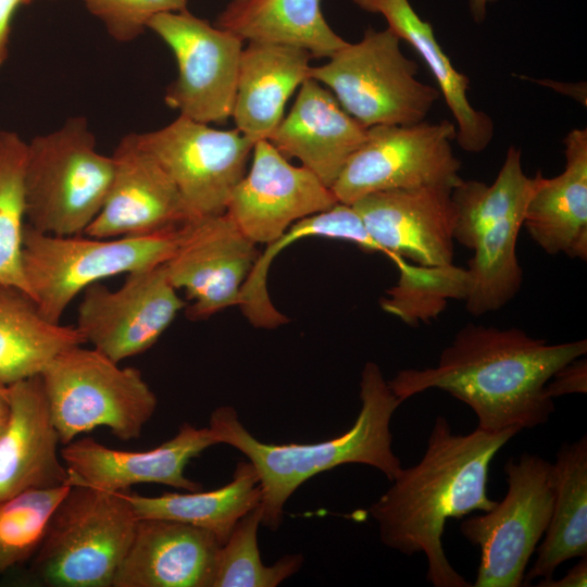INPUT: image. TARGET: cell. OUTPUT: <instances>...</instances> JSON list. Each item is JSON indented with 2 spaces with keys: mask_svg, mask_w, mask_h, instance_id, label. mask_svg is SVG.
Returning <instances> with one entry per match:
<instances>
[{
  "mask_svg": "<svg viewBox=\"0 0 587 587\" xmlns=\"http://www.w3.org/2000/svg\"><path fill=\"white\" fill-rule=\"evenodd\" d=\"M586 352V339L549 344L516 327L467 323L435 366L402 370L388 384L402 402L428 389L444 390L474 411L479 429L522 430L549 420L555 407L547 383Z\"/></svg>",
  "mask_w": 587,
  "mask_h": 587,
  "instance_id": "obj_1",
  "label": "cell"
},
{
  "mask_svg": "<svg viewBox=\"0 0 587 587\" xmlns=\"http://www.w3.org/2000/svg\"><path fill=\"white\" fill-rule=\"evenodd\" d=\"M521 429L475 428L454 434L437 416L426 450L415 465L403 469L391 487L369 509L380 541L405 555L423 552L426 579L435 587H471L449 560L442 546L448 519L474 511L488 512L497 503L487 494L489 465L498 451Z\"/></svg>",
  "mask_w": 587,
  "mask_h": 587,
  "instance_id": "obj_2",
  "label": "cell"
},
{
  "mask_svg": "<svg viewBox=\"0 0 587 587\" xmlns=\"http://www.w3.org/2000/svg\"><path fill=\"white\" fill-rule=\"evenodd\" d=\"M361 409L354 424L332 439L312 444H266L239 421L232 407L215 409L209 428L217 445L240 451L254 466L261 487V525L277 530L284 507L308 479L339 465L359 463L380 471L390 482L402 470L392 450L390 421L402 401L391 390L380 367L366 362L360 380Z\"/></svg>",
  "mask_w": 587,
  "mask_h": 587,
  "instance_id": "obj_3",
  "label": "cell"
},
{
  "mask_svg": "<svg viewBox=\"0 0 587 587\" xmlns=\"http://www.w3.org/2000/svg\"><path fill=\"white\" fill-rule=\"evenodd\" d=\"M113 168L84 117L36 136L27 143L24 172L27 224L55 236L85 234L103 205Z\"/></svg>",
  "mask_w": 587,
  "mask_h": 587,
  "instance_id": "obj_4",
  "label": "cell"
},
{
  "mask_svg": "<svg viewBox=\"0 0 587 587\" xmlns=\"http://www.w3.org/2000/svg\"><path fill=\"white\" fill-rule=\"evenodd\" d=\"M137 520L126 491L72 483L34 554L35 574L48 586L112 587Z\"/></svg>",
  "mask_w": 587,
  "mask_h": 587,
  "instance_id": "obj_5",
  "label": "cell"
},
{
  "mask_svg": "<svg viewBox=\"0 0 587 587\" xmlns=\"http://www.w3.org/2000/svg\"><path fill=\"white\" fill-rule=\"evenodd\" d=\"M40 377L63 446L97 427L121 440L138 438L158 405L139 370L121 367L92 347L61 351Z\"/></svg>",
  "mask_w": 587,
  "mask_h": 587,
  "instance_id": "obj_6",
  "label": "cell"
},
{
  "mask_svg": "<svg viewBox=\"0 0 587 587\" xmlns=\"http://www.w3.org/2000/svg\"><path fill=\"white\" fill-rule=\"evenodd\" d=\"M183 226L112 239L55 236L26 223L22 261L30 297L48 321L60 323L71 301L88 286L164 264L176 250Z\"/></svg>",
  "mask_w": 587,
  "mask_h": 587,
  "instance_id": "obj_7",
  "label": "cell"
},
{
  "mask_svg": "<svg viewBox=\"0 0 587 587\" xmlns=\"http://www.w3.org/2000/svg\"><path fill=\"white\" fill-rule=\"evenodd\" d=\"M390 29L367 28L309 76L325 85L360 124L411 125L425 121L441 97L437 87L417 79L419 65L405 57Z\"/></svg>",
  "mask_w": 587,
  "mask_h": 587,
  "instance_id": "obj_8",
  "label": "cell"
},
{
  "mask_svg": "<svg viewBox=\"0 0 587 587\" xmlns=\"http://www.w3.org/2000/svg\"><path fill=\"white\" fill-rule=\"evenodd\" d=\"M508 492L484 514L465 519L462 535L480 549L475 587L523 586L529 559L549 525L554 497L553 463L522 453L503 466Z\"/></svg>",
  "mask_w": 587,
  "mask_h": 587,
  "instance_id": "obj_9",
  "label": "cell"
},
{
  "mask_svg": "<svg viewBox=\"0 0 587 587\" xmlns=\"http://www.w3.org/2000/svg\"><path fill=\"white\" fill-rule=\"evenodd\" d=\"M457 126L449 120L411 125H375L350 157L330 187L337 201L351 205L379 191L423 186L454 187L461 161L452 140Z\"/></svg>",
  "mask_w": 587,
  "mask_h": 587,
  "instance_id": "obj_10",
  "label": "cell"
},
{
  "mask_svg": "<svg viewBox=\"0 0 587 587\" xmlns=\"http://www.w3.org/2000/svg\"><path fill=\"white\" fill-rule=\"evenodd\" d=\"M136 138L174 183L193 217L226 212L254 146L237 128L216 129L182 115Z\"/></svg>",
  "mask_w": 587,
  "mask_h": 587,
  "instance_id": "obj_11",
  "label": "cell"
},
{
  "mask_svg": "<svg viewBox=\"0 0 587 587\" xmlns=\"http://www.w3.org/2000/svg\"><path fill=\"white\" fill-rule=\"evenodd\" d=\"M172 50L177 77L166 104L201 123H224L233 114L243 40L186 10L155 15L148 24Z\"/></svg>",
  "mask_w": 587,
  "mask_h": 587,
  "instance_id": "obj_12",
  "label": "cell"
},
{
  "mask_svg": "<svg viewBox=\"0 0 587 587\" xmlns=\"http://www.w3.org/2000/svg\"><path fill=\"white\" fill-rule=\"evenodd\" d=\"M126 275L116 290L88 286L76 324L86 344L117 363L150 349L185 307L164 264Z\"/></svg>",
  "mask_w": 587,
  "mask_h": 587,
  "instance_id": "obj_13",
  "label": "cell"
},
{
  "mask_svg": "<svg viewBox=\"0 0 587 587\" xmlns=\"http://www.w3.org/2000/svg\"><path fill=\"white\" fill-rule=\"evenodd\" d=\"M255 245L226 212L184 224L164 265L172 285L191 300L188 319L205 320L239 305L242 285L260 253Z\"/></svg>",
  "mask_w": 587,
  "mask_h": 587,
  "instance_id": "obj_14",
  "label": "cell"
},
{
  "mask_svg": "<svg viewBox=\"0 0 587 587\" xmlns=\"http://www.w3.org/2000/svg\"><path fill=\"white\" fill-rule=\"evenodd\" d=\"M452 187L423 186L367 195L351 205L370 236L399 272L412 264H453L455 207Z\"/></svg>",
  "mask_w": 587,
  "mask_h": 587,
  "instance_id": "obj_15",
  "label": "cell"
},
{
  "mask_svg": "<svg viewBox=\"0 0 587 587\" xmlns=\"http://www.w3.org/2000/svg\"><path fill=\"white\" fill-rule=\"evenodd\" d=\"M248 173L226 209L254 243H270L294 223L338 203L330 188L304 166L292 165L268 140L254 143Z\"/></svg>",
  "mask_w": 587,
  "mask_h": 587,
  "instance_id": "obj_16",
  "label": "cell"
},
{
  "mask_svg": "<svg viewBox=\"0 0 587 587\" xmlns=\"http://www.w3.org/2000/svg\"><path fill=\"white\" fill-rule=\"evenodd\" d=\"M113 176L101 210L85 234L96 238L147 235L175 229L195 218L178 189L140 147L124 136L112 154Z\"/></svg>",
  "mask_w": 587,
  "mask_h": 587,
  "instance_id": "obj_17",
  "label": "cell"
},
{
  "mask_svg": "<svg viewBox=\"0 0 587 587\" xmlns=\"http://www.w3.org/2000/svg\"><path fill=\"white\" fill-rule=\"evenodd\" d=\"M214 445L217 442L209 427L185 423L174 437L146 451L113 449L82 437L64 445L60 452L72 483L110 491H126L142 483L198 491L201 485L185 475V467Z\"/></svg>",
  "mask_w": 587,
  "mask_h": 587,
  "instance_id": "obj_18",
  "label": "cell"
},
{
  "mask_svg": "<svg viewBox=\"0 0 587 587\" xmlns=\"http://www.w3.org/2000/svg\"><path fill=\"white\" fill-rule=\"evenodd\" d=\"M11 417L0 436V502L72 482L39 375L10 385Z\"/></svg>",
  "mask_w": 587,
  "mask_h": 587,
  "instance_id": "obj_19",
  "label": "cell"
},
{
  "mask_svg": "<svg viewBox=\"0 0 587 587\" xmlns=\"http://www.w3.org/2000/svg\"><path fill=\"white\" fill-rule=\"evenodd\" d=\"M221 546L190 524L138 519L112 587H210Z\"/></svg>",
  "mask_w": 587,
  "mask_h": 587,
  "instance_id": "obj_20",
  "label": "cell"
},
{
  "mask_svg": "<svg viewBox=\"0 0 587 587\" xmlns=\"http://www.w3.org/2000/svg\"><path fill=\"white\" fill-rule=\"evenodd\" d=\"M366 132L328 88L309 77L268 141L285 158L298 159L330 188L364 142Z\"/></svg>",
  "mask_w": 587,
  "mask_h": 587,
  "instance_id": "obj_21",
  "label": "cell"
},
{
  "mask_svg": "<svg viewBox=\"0 0 587 587\" xmlns=\"http://www.w3.org/2000/svg\"><path fill=\"white\" fill-rule=\"evenodd\" d=\"M564 170L551 178L538 171L524 213L532 239L548 254L587 260V128L564 140Z\"/></svg>",
  "mask_w": 587,
  "mask_h": 587,
  "instance_id": "obj_22",
  "label": "cell"
},
{
  "mask_svg": "<svg viewBox=\"0 0 587 587\" xmlns=\"http://www.w3.org/2000/svg\"><path fill=\"white\" fill-rule=\"evenodd\" d=\"M311 54L299 47L249 41L242 49L232 117L254 143L268 140L285 105L310 73Z\"/></svg>",
  "mask_w": 587,
  "mask_h": 587,
  "instance_id": "obj_23",
  "label": "cell"
},
{
  "mask_svg": "<svg viewBox=\"0 0 587 587\" xmlns=\"http://www.w3.org/2000/svg\"><path fill=\"white\" fill-rule=\"evenodd\" d=\"M360 9L380 14L401 40L419 53L428 66L457 126L455 140L469 153H480L491 142L495 124L475 109L469 97L470 78L459 72L436 39L429 22L420 17L409 0H351Z\"/></svg>",
  "mask_w": 587,
  "mask_h": 587,
  "instance_id": "obj_24",
  "label": "cell"
},
{
  "mask_svg": "<svg viewBox=\"0 0 587 587\" xmlns=\"http://www.w3.org/2000/svg\"><path fill=\"white\" fill-rule=\"evenodd\" d=\"M215 26L243 41L295 46L317 59L348 43L326 22L321 0H233Z\"/></svg>",
  "mask_w": 587,
  "mask_h": 587,
  "instance_id": "obj_25",
  "label": "cell"
},
{
  "mask_svg": "<svg viewBox=\"0 0 587 587\" xmlns=\"http://www.w3.org/2000/svg\"><path fill=\"white\" fill-rule=\"evenodd\" d=\"M84 344L76 326L48 321L28 294L0 284V382L39 375L61 351Z\"/></svg>",
  "mask_w": 587,
  "mask_h": 587,
  "instance_id": "obj_26",
  "label": "cell"
},
{
  "mask_svg": "<svg viewBox=\"0 0 587 587\" xmlns=\"http://www.w3.org/2000/svg\"><path fill=\"white\" fill-rule=\"evenodd\" d=\"M555 497L549 525L523 586L551 578L557 567L587 557V437L560 447L553 463Z\"/></svg>",
  "mask_w": 587,
  "mask_h": 587,
  "instance_id": "obj_27",
  "label": "cell"
},
{
  "mask_svg": "<svg viewBox=\"0 0 587 587\" xmlns=\"http://www.w3.org/2000/svg\"><path fill=\"white\" fill-rule=\"evenodd\" d=\"M138 519H167L211 532L223 545L236 523L261 505V487L254 466L237 463L233 479L214 490L142 496L126 492Z\"/></svg>",
  "mask_w": 587,
  "mask_h": 587,
  "instance_id": "obj_28",
  "label": "cell"
},
{
  "mask_svg": "<svg viewBox=\"0 0 587 587\" xmlns=\"http://www.w3.org/2000/svg\"><path fill=\"white\" fill-rule=\"evenodd\" d=\"M308 237L344 240L365 251L386 255V251L370 236L352 205L338 202L329 210L297 221L259 253L242 285L238 307L253 326L271 329L287 323V316L273 305L268 296L267 274L273 259L282 249Z\"/></svg>",
  "mask_w": 587,
  "mask_h": 587,
  "instance_id": "obj_29",
  "label": "cell"
},
{
  "mask_svg": "<svg viewBox=\"0 0 587 587\" xmlns=\"http://www.w3.org/2000/svg\"><path fill=\"white\" fill-rule=\"evenodd\" d=\"M536 185L523 170L522 152L509 147L503 164L492 184L469 179L452 188L455 207L453 238L473 250L478 238L500 220L525 212Z\"/></svg>",
  "mask_w": 587,
  "mask_h": 587,
  "instance_id": "obj_30",
  "label": "cell"
},
{
  "mask_svg": "<svg viewBox=\"0 0 587 587\" xmlns=\"http://www.w3.org/2000/svg\"><path fill=\"white\" fill-rule=\"evenodd\" d=\"M525 212L511 214L476 241L474 254L464 268L465 308L478 316L498 311L519 292L523 282L516 257V242Z\"/></svg>",
  "mask_w": 587,
  "mask_h": 587,
  "instance_id": "obj_31",
  "label": "cell"
},
{
  "mask_svg": "<svg viewBox=\"0 0 587 587\" xmlns=\"http://www.w3.org/2000/svg\"><path fill=\"white\" fill-rule=\"evenodd\" d=\"M26 154L27 143L16 133L0 132V284L30 296L22 261Z\"/></svg>",
  "mask_w": 587,
  "mask_h": 587,
  "instance_id": "obj_32",
  "label": "cell"
},
{
  "mask_svg": "<svg viewBox=\"0 0 587 587\" xmlns=\"http://www.w3.org/2000/svg\"><path fill=\"white\" fill-rule=\"evenodd\" d=\"M261 505L245 514L220 547L210 587H276L302 566L301 554H287L265 565L258 546Z\"/></svg>",
  "mask_w": 587,
  "mask_h": 587,
  "instance_id": "obj_33",
  "label": "cell"
},
{
  "mask_svg": "<svg viewBox=\"0 0 587 587\" xmlns=\"http://www.w3.org/2000/svg\"><path fill=\"white\" fill-rule=\"evenodd\" d=\"M71 485L32 489L0 502V577L36 553L55 507Z\"/></svg>",
  "mask_w": 587,
  "mask_h": 587,
  "instance_id": "obj_34",
  "label": "cell"
},
{
  "mask_svg": "<svg viewBox=\"0 0 587 587\" xmlns=\"http://www.w3.org/2000/svg\"><path fill=\"white\" fill-rule=\"evenodd\" d=\"M464 268L416 265L411 273L399 274L398 283L382 299V308L408 324L428 321L445 308L449 298L463 299Z\"/></svg>",
  "mask_w": 587,
  "mask_h": 587,
  "instance_id": "obj_35",
  "label": "cell"
},
{
  "mask_svg": "<svg viewBox=\"0 0 587 587\" xmlns=\"http://www.w3.org/2000/svg\"><path fill=\"white\" fill-rule=\"evenodd\" d=\"M118 41L137 38L158 14L186 10L187 0H83Z\"/></svg>",
  "mask_w": 587,
  "mask_h": 587,
  "instance_id": "obj_36",
  "label": "cell"
},
{
  "mask_svg": "<svg viewBox=\"0 0 587 587\" xmlns=\"http://www.w3.org/2000/svg\"><path fill=\"white\" fill-rule=\"evenodd\" d=\"M549 397L586 394L587 392V360L579 357L559 369L546 385Z\"/></svg>",
  "mask_w": 587,
  "mask_h": 587,
  "instance_id": "obj_37",
  "label": "cell"
},
{
  "mask_svg": "<svg viewBox=\"0 0 587 587\" xmlns=\"http://www.w3.org/2000/svg\"><path fill=\"white\" fill-rule=\"evenodd\" d=\"M587 585V557L580 558L579 562L570 569L565 576L554 580L541 578L536 586L539 587H585Z\"/></svg>",
  "mask_w": 587,
  "mask_h": 587,
  "instance_id": "obj_38",
  "label": "cell"
},
{
  "mask_svg": "<svg viewBox=\"0 0 587 587\" xmlns=\"http://www.w3.org/2000/svg\"><path fill=\"white\" fill-rule=\"evenodd\" d=\"M27 0H0V66L8 55L10 24L16 8Z\"/></svg>",
  "mask_w": 587,
  "mask_h": 587,
  "instance_id": "obj_39",
  "label": "cell"
},
{
  "mask_svg": "<svg viewBox=\"0 0 587 587\" xmlns=\"http://www.w3.org/2000/svg\"><path fill=\"white\" fill-rule=\"evenodd\" d=\"M10 385L0 382V436L4 432L11 417Z\"/></svg>",
  "mask_w": 587,
  "mask_h": 587,
  "instance_id": "obj_40",
  "label": "cell"
},
{
  "mask_svg": "<svg viewBox=\"0 0 587 587\" xmlns=\"http://www.w3.org/2000/svg\"><path fill=\"white\" fill-rule=\"evenodd\" d=\"M497 0H469V9L475 23H482L487 13V7Z\"/></svg>",
  "mask_w": 587,
  "mask_h": 587,
  "instance_id": "obj_41",
  "label": "cell"
},
{
  "mask_svg": "<svg viewBox=\"0 0 587 587\" xmlns=\"http://www.w3.org/2000/svg\"><path fill=\"white\" fill-rule=\"evenodd\" d=\"M30 1H33V0H27V3L30 2Z\"/></svg>",
  "mask_w": 587,
  "mask_h": 587,
  "instance_id": "obj_42",
  "label": "cell"
}]
</instances>
